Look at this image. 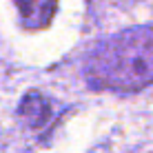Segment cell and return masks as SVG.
I'll list each match as a JSON object with an SVG mask.
<instances>
[{
    "mask_svg": "<svg viewBox=\"0 0 153 153\" xmlns=\"http://www.w3.org/2000/svg\"><path fill=\"white\" fill-rule=\"evenodd\" d=\"M87 78L98 89L135 91L153 82V25L104 40L87 58Z\"/></svg>",
    "mask_w": 153,
    "mask_h": 153,
    "instance_id": "6da1fadb",
    "label": "cell"
},
{
    "mask_svg": "<svg viewBox=\"0 0 153 153\" xmlns=\"http://www.w3.org/2000/svg\"><path fill=\"white\" fill-rule=\"evenodd\" d=\"M20 11V22L29 31H40L49 27L58 9V0H13Z\"/></svg>",
    "mask_w": 153,
    "mask_h": 153,
    "instance_id": "7a4b0ae2",
    "label": "cell"
},
{
    "mask_svg": "<svg viewBox=\"0 0 153 153\" xmlns=\"http://www.w3.org/2000/svg\"><path fill=\"white\" fill-rule=\"evenodd\" d=\"M49 111H51V104L47 98H42L38 91H31L25 96L22 104H20V115L27 120L29 124H42L45 120H49Z\"/></svg>",
    "mask_w": 153,
    "mask_h": 153,
    "instance_id": "3957f363",
    "label": "cell"
}]
</instances>
